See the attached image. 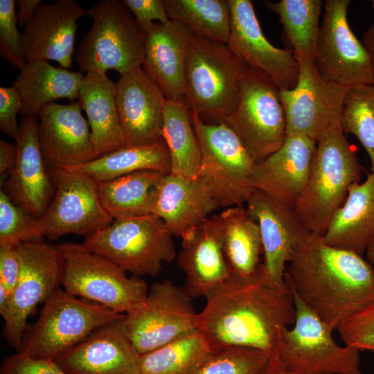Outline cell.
<instances>
[{
    "label": "cell",
    "mask_w": 374,
    "mask_h": 374,
    "mask_svg": "<svg viewBox=\"0 0 374 374\" xmlns=\"http://www.w3.org/2000/svg\"><path fill=\"white\" fill-rule=\"evenodd\" d=\"M259 270V269H258ZM197 314L198 329L215 351L248 347L278 357L285 328L294 323L295 305L285 283L265 284L258 271L250 277L234 275L206 296Z\"/></svg>",
    "instance_id": "cell-1"
},
{
    "label": "cell",
    "mask_w": 374,
    "mask_h": 374,
    "mask_svg": "<svg viewBox=\"0 0 374 374\" xmlns=\"http://www.w3.org/2000/svg\"><path fill=\"white\" fill-rule=\"evenodd\" d=\"M285 282L332 330L374 303V268L363 256L310 233L299 244Z\"/></svg>",
    "instance_id": "cell-2"
},
{
    "label": "cell",
    "mask_w": 374,
    "mask_h": 374,
    "mask_svg": "<svg viewBox=\"0 0 374 374\" xmlns=\"http://www.w3.org/2000/svg\"><path fill=\"white\" fill-rule=\"evenodd\" d=\"M362 172L340 123L328 127L317 141L307 182L294 209L310 233H325L332 213L345 201L350 186L359 182Z\"/></svg>",
    "instance_id": "cell-3"
},
{
    "label": "cell",
    "mask_w": 374,
    "mask_h": 374,
    "mask_svg": "<svg viewBox=\"0 0 374 374\" xmlns=\"http://www.w3.org/2000/svg\"><path fill=\"white\" fill-rule=\"evenodd\" d=\"M247 64L227 44L193 35L187 55L185 101L203 118L221 123L234 109Z\"/></svg>",
    "instance_id": "cell-4"
},
{
    "label": "cell",
    "mask_w": 374,
    "mask_h": 374,
    "mask_svg": "<svg viewBox=\"0 0 374 374\" xmlns=\"http://www.w3.org/2000/svg\"><path fill=\"white\" fill-rule=\"evenodd\" d=\"M93 19L78 48L75 60L80 72L121 75L142 67L145 36L123 1L103 0L87 10Z\"/></svg>",
    "instance_id": "cell-5"
},
{
    "label": "cell",
    "mask_w": 374,
    "mask_h": 374,
    "mask_svg": "<svg viewBox=\"0 0 374 374\" xmlns=\"http://www.w3.org/2000/svg\"><path fill=\"white\" fill-rule=\"evenodd\" d=\"M124 315L60 288L44 303L17 352L55 361L95 330Z\"/></svg>",
    "instance_id": "cell-6"
},
{
    "label": "cell",
    "mask_w": 374,
    "mask_h": 374,
    "mask_svg": "<svg viewBox=\"0 0 374 374\" xmlns=\"http://www.w3.org/2000/svg\"><path fill=\"white\" fill-rule=\"evenodd\" d=\"M172 235L164 222L151 213L114 219L82 244L134 276L154 277L163 262L176 256Z\"/></svg>",
    "instance_id": "cell-7"
},
{
    "label": "cell",
    "mask_w": 374,
    "mask_h": 374,
    "mask_svg": "<svg viewBox=\"0 0 374 374\" xmlns=\"http://www.w3.org/2000/svg\"><path fill=\"white\" fill-rule=\"evenodd\" d=\"M190 112L201 151L197 177L219 206H242L255 189L251 179L256 163L225 123H206L197 113Z\"/></svg>",
    "instance_id": "cell-8"
},
{
    "label": "cell",
    "mask_w": 374,
    "mask_h": 374,
    "mask_svg": "<svg viewBox=\"0 0 374 374\" xmlns=\"http://www.w3.org/2000/svg\"><path fill=\"white\" fill-rule=\"evenodd\" d=\"M57 247L64 259L62 285L68 293L124 314L145 301L149 288L139 276L129 277L123 269L83 244L64 242Z\"/></svg>",
    "instance_id": "cell-9"
},
{
    "label": "cell",
    "mask_w": 374,
    "mask_h": 374,
    "mask_svg": "<svg viewBox=\"0 0 374 374\" xmlns=\"http://www.w3.org/2000/svg\"><path fill=\"white\" fill-rule=\"evenodd\" d=\"M222 123L235 133L256 163L264 160L287 136L280 90L265 74L247 66L236 105Z\"/></svg>",
    "instance_id": "cell-10"
},
{
    "label": "cell",
    "mask_w": 374,
    "mask_h": 374,
    "mask_svg": "<svg viewBox=\"0 0 374 374\" xmlns=\"http://www.w3.org/2000/svg\"><path fill=\"white\" fill-rule=\"evenodd\" d=\"M295 305L292 329L286 328L278 359L294 374H362L360 350L339 346L332 330L289 287Z\"/></svg>",
    "instance_id": "cell-11"
},
{
    "label": "cell",
    "mask_w": 374,
    "mask_h": 374,
    "mask_svg": "<svg viewBox=\"0 0 374 374\" xmlns=\"http://www.w3.org/2000/svg\"><path fill=\"white\" fill-rule=\"evenodd\" d=\"M192 299L170 280L150 287L145 301L124 317L127 332L139 354L199 330Z\"/></svg>",
    "instance_id": "cell-12"
},
{
    "label": "cell",
    "mask_w": 374,
    "mask_h": 374,
    "mask_svg": "<svg viewBox=\"0 0 374 374\" xmlns=\"http://www.w3.org/2000/svg\"><path fill=\"white\" fill-rule=\"evenodd\" d=\"M17 247L21 274L11 293L10 308L3 320L5 337L19 351L27 329L28 318L39 303H44L60 288L64 259L57 245L41 240L25 242Z\"/></svg>",
    "instance_id": "cell-13"
},
{
    "label": "cell",
    "mask_w": 374,
    "mask_h": 374,
    "mask_svg": "<svg viewBox=\"0 0 374 374\" xmlns=\"http://www.w3.org/2000/svg\"><path fill=\"white\" fill-rule=\"evenodd\" d=\"M349 4V0L324 1L314 62L323 78L347 89L374 85L368 52L348 21Z\"/></svg>",
    "instance_id": "cell-14"
},
{
    "label": "cell",
    "mask_w": 374,
    "mask_h": 374,
    "mask_svg": "<svg viewBox=\"0 0 374 374\" xmlns=\"http://www.w3.org/2000/svg\"><path fill=\"white\" fill-rule=\"evenodd\" d=\"M299 73L296 86L280 91L287 134H300L316 142L330 126L339 123L347 88L328 81L319 72L314 60L296 57Z\"/></svg>",
    "instance_id": "cell-15"
},
{
    "label": "cell",
    "mask_w": 374,
    "mask_h": 374,
    "mask_svg": "<svg viewBox=\"0 0 374 374\" xmlns=\"http://www.w3.org/2000/svg\"><path fill=\"white\" fill-rule=\"evenodd\" d=\"M56 191L44 214L37 218L43 236L56 240L66 234L85 238L113 221L103 207L91 177L61 169L53 170Z\"/></svg>",
    "instance_id": "cell-16"
},
{
    "label": "cell",
    "mask_w": 374,
    "mask_h": 374,
    "mask_svg": "<svg viewBox=\"0 0 374 374\" xmlns=\"http://www.w3.org/2000/svg\"><path fill=\"white\" fill-rule=\"evenodd\" d=\"M229 48L247 66L270 78L280 91L294 88L299 64L293 51L277 48L267 40L250 0H229Z\"/></svg>",
    "instance_id": "cell-17"
},
{
    "label": "cell",
    "mask_w": 374,
    "mask_h": 374,
    "mask_svg": "<svg viewBox=\"0 0 374 374\" xmlns=\"http://www.w3.org/2000/svg\"><path fill=\"white\" fill-rule=\"evenodd\" d=\"M247 204L260 233L264 260L258 270L259 276L269 286L284 287L286 264L310 232L294 209L258 190L254 189Z\"/></svg>",
    "instance_id": "cell-18"
},
{
    "label": "cell",
    "mask_w": 374,
    "mask_h": 374,
    "mask_svg": "<svg viewBox=\"0 0 374 374\" xmlns=\"http://www.w3.org/2000/svg\"><path fill=\"white\" fill-rule=\"evenodd\" d=\"M87 15L74 0L41 3L21 33L26 62L53 60L62 68H71L77 21Z\"/></svg>",
    "instance_id": "cell-19"
},
{
    "label": "cell",
    "mask_w": 374,
    "mask_h": 374,
    "mask_svg": "<svg viewBox=\"0 0 374 374\" xmlns=\"http://www.w3.org/2000/svg\"><path fill=\"white\" fill-rule=\"evenodd\" d=\"M79 103H53L38 114V138L45 164L53 169L81 165L97 158L89 123Z\"/></svg>",
    "instance_id": "cell-20"
},
{
    "label": "cell",
    "mask_w": 374,
    "mask_h": 374,
    "mask_svg": "<svg viewBox=\"0 0 374 374\" xmlns=\"http://www.w3.org/2000/svg\"><path fill=\"white\" fill-rule=\"evenodd\" d=\"M124 317L95 330L55 362L67 374H141Z\"/></svg>",
    "instance_id": "cell-21"
},
{
    "label": "cell",
    "mask_w": 374,
    "mask_h": 374,
    "mask_svg": "<svg viewBox=\"0 0 374 374\" xmlns=\"http://www.w3.org/2000/svg\"><path fill=\"white\" fill-rule=\"evenodd\" d=\"M116 99L127 146L163 141L167 98L142 67L121 75L116 82Z\"/></svg>",
    "instance_id": "cell-22"
},
{
    "label": "cell",
    "mask_w": 374,
    "mask_h": 374,
    "mask_svg": "<svg viewBox=\"0 0 374 374\" xmlns=\"http://www.w3.org/2000/svg\"><path fill=\"white\" fill-rule=\"evenodd\" d=\"M317 142L300 134H287L283 145L256 163L252 186L279 203L294 209L312 167Z\"/></svg>",
    "instance_id": "cell-23"
},
{
    "label": "cell",
    "mask_w": 374,
    "mask_h": 374,
    "mask_svg": "<svg viewBox=\"0 0 374 374\" xmlns=\"http://www.w3.org/2000/svg\"><path fill=\"white\" fill-rule=\"evenodd\" d=\"M178 265L185 274L184 291L206 296L231 275L223 251L220 215H213L186 232Z\"/></svg>",
    "instance_id": "cell-24"
},
{
    "label": "cell",
    "mask_w": 374,
    "mask_h": 374,
    "mask_svg": "<svg viewBox=\"0 0 374 374\" xmlns=\"http://www.w3.org/2000/svg\"><path fill=\"white\" fill-rule=\"evenodd\" d=\"M193 34L170 20L154 23L144 33L143 69L167 100L185 101V75L188 48Z\"/></svg>",
    "instance_id": "cell-25"
},
{
    "label": "cell",
    "mask_w": 374,
    "mask_h": 374,
    "mask_svg": "<svg viewBox=\"0 0 374 374\" xmlns=\"http://www.w3.org/2000/svg\"><path fill=\"white\" fill-rule=\"evenodd\" d=\"M219 207L204 182L164 174L152 192L151 213L161 218L173 235L181 238Z\"/></svg>",
    "instance_id": "cell-26"
},
{
    "label": "cell",
    "mask_w": 374,
    "mask_h": 374,
    "mask_svg": "<svg viewBox=\"0 0 374 374\" xmlns=\"http://www.w3.org/2000/svg\"><path fill=\"white\" fill-rule=\"evenodd\" d=\"M15 142L17 157L9 170L8 188L18 206L40 218L53 199V187L39 143L37 117L23 116Z\"/></svg>",
    "instance_id": "cell-27"
},
{
    "label": "cell",
    "mask_w": 374,
    "mask_h": 374,
    "mask_svg": "<svg viewBox=\"0 0 374 374\" xmlns=\"http://www.w3.org/2000/svg\"><path fill=\"white\" fill-rule=\"evenodd\" d=\"M328 245L362 256L374 240V174L352 184L344 203L332 213L322 235Z\"/></svg>",
    "instance_id": "cell-28"
},
{
    "label": "cell",
    "mask_w": 374,
    "mask_h": 374,
    "mask_svg": "<svg viewBox=\"0 0 374 374\" xmlns=\"http://www.w3.org/2000/svg\"><path fill=\"white\" fill-rule=\"evenodd\" d=\"M78 102L87 116L98 157L127 146L116 99V82L106 73L84 75Z\"/></svg>",
    "instance_id": "cell-29"
},
{
    "label": "cell",
    "mask_w": 374,
    "mask_h": 374,
    "mask_svg": "<svg viewBox=\"0 0 374 374\" xmlns=\"http://www.w3.org/2000/svg\"><path fill=\"white\" fill-rule=\"evenodd\" d=\"M84 78L80 71L54 66L46 61L26 62L12 84L21 103L19 114L37 117L45 107L57 99L75 102Z\"/></svg>",
    "instance_id": "cell-30"
},
{
    "label": "cell",
    "mask_w": 374,
    "mask_h": 374,
    "mask_svg": "<svg viewBox=\"0 0 374 374\" xmlns=\"http://www.w3.org/2000/svg\"><path fill=\"white\" fill-rule=\"evenodd\" d=\"M219 215L223 251L231 274L244 278L255 275L262 253L257 222L242 206L228 207Z\"/></svg>",
    "instance_id": "cell-31"
},
{
    "label": "cell",
    "mask_w": 374,
    "mask_h": 374,
    "mask_svg": "<svg viewBox=\"0 0 374 374\" xmlns=\"http://www.w3.org/2000/svg\"><path fill=\"white\" fill-rule=\"evenodd\" d=\"M106 181L142 170L170 173L169 152L163 141L143 145H127L85 163L60 168Z\"/></svg>",
    "instance_id": "cell-32"
},
{
    "label": "cell",
    "mask_w": 374,
    "mask_h": 374,
    "mask_svg": "<svg viewBox=\"0 0 374 374\" xmlns=\"http://www.w3.org/2000/svg\"><path fill=\"white\" fill-rule=\"evenodd\" d=\"M161 134L169 152L170 173L196 178L200 167L201 151L186 101L167 100Z\"/></svg>",
    "instance_id": "cell-33"
},
{
    "label": "cell",
    "mask_w": 374,
    "mask_h": 374,
    "mask_svg": "<svg viewBox=\"0 0 374 374\" xmlns=\"http://www.w3.org/2000/svg\"><path fill=\"white\" fill-rule=\"evenodd\" d=\"M164 174L142 170L96 181L100 200L113 220L151 214L152 192Z\"/></svg>",
    "instance_id": "cell-34"
},
{
    "label": "cell",
    "mask_w": 374,
    "mask_h": 374,
    "mask_svg": "<svg viewBox=\"0 0 374 374\" xmlns=\"http://www.w3.org/2000/svg\"><path fill=\"white\" fill-rule=\"evenodd\" d=\"M214 352L197 330L157 349L139 354L141 374H191Z\"/></svg>",
    "instance_id": "cell-35"
},
{
    "label": "cell",
    "mask_w": 374,
    "mask_h": 374,
    "mask_svg": "<svg viewBox=\"0 0 374 374\" xmlns=\"http://www.w3.org/2000/svg\"><path fill=\"white\" fill-rule=\"evenodd\" d=\"M170 20L194 35L227 44L231 29L229 0H164Z\"/></svg>",
    "instance_id": "cell-36"
},
{
    "label": "cell",
    "mask_w": 374,
    "mask_h": 374,
    "mask_svg": "<svg viewBox=\"0 0 374 374\" xmlns=\"http://www.w3.org/2000/svg\"><path fill=\"white\" fill-rule=\"evenodd\" d=\"M267 8L276 12L283 33L295 57L308 56L314 60L319 34V18L323 6L321 0L265 1Z\"/></svg>",
    "instance_id": "cell-37"
},
{
    "label": "cell",
    "mask_w": 374,
    "mask_h": 374,
    "mask_svg": "<svg viewBox=\"0 0 374 374\" xmlns=\"http://www.w3.org/2000/svg\"><path fill=\"white\" fill-rule=\"evenodd\" d=\"M339 123L344 134H353L359 140L369 157L374 174V85L347 89Z\"/></svg>",
    "instance_id": "cell-38"
},
{
    "label": "cell",
    "mask_w": 374,
    "mask_h": 374,
    "mask_svg": "<svg viewBox=\"0 0 374 374\" xmlns=\"http://www.w3.org/2000/svg\"><path fill=\"white\" fill-rule=\"evenodd\" d=\"M265 352L248 347H229L214 351L191 374H263L270 361Z\"/></svg>",
    "instance_id": "cell-39"
},
{
    "label": "cell",
    "mask_w": 374,
    "mask_h": 374,
    "mask_svg": "<svg viewBox=\"0 0 374 374\" xmlns=\"http://www.w3.org/2000/svg\"><path fill=\"white\" fill-rule=\"evenodd\" d=\"M37 218L13 204L2 190L0 193V246L17 247L41 240Z\"/></svg>",
    "instance_id": "cell-40"
},
{
    "label": "cell",
    "mask_w": 374,
    "mask_h": 374,
    "mask_svg": "<svg viewBox=\"0 0 374 374\" xmlns=\"http://www.w3.org/2000/svg\"><path fill=\"white\" fill-rule=\"evenodd\" d=\"M16 1L0 0V55L20 70L26 64L21 33L17 29Z\"/></svg>",
    "instance_id": "cell-41"
},
{
    "label": "cell",
    "mask_w": 374,
    "mask_h": 374,
    "mask_svg": "<svg viewBox=\"0 0 374 374\" xmlns=\"http://www.w3.org/2000/svg\"><path fill=\"white\" fill-rule=\"evenodd\" d=\"M337 330L346 346L374 353V303L349 317Z\"/></svg>",
    "instance_id": "cell-42"
},
{
    "label": "cell",
    "mask_w": 374,
    "mask_h": 374,
    "mask_svg": "<svg viewBox=\"0 0 374 374\" xmlns=\"http://www.w3.org/2000/svg\"><path fill=\"white\" fill-rule=\"evenodd\" d=\"M0 374H67L53 360L35 359L17 352L6 358Z\"/></svg>",
    "instance_id": "cell-43"
},
{
    "label": "cell",
    "mask_w": 374,
    "mask_h": 374,
    "mask_svg": "<svg viewBox=\"0 0 374 374\" xmlns=\"http://www.w3.org/2000/svg\"><path fill=\"white\" fill-rule=\"evenodd\" d=\"M123 4L134 16L137 24L145 33L154 24H166L170 20L167 15L164 0H123Z\"/></svg>",
    "instance_id": "cell-44"
},
{
    "label": "cell",
    "mask_w": 374,
    "mask_h": 374,
    "mask_svg": "<svg viewBox=\"0 0 374 374\" xmlns=\"http://www.w3.org/2000/svg\"><path fill=\"white\" fill-rule=\"evenodd\" d=\"M21 103L15 89L0 87V128L16 141L20 135V125L17 116L20 114Z\"/></svg>",
    "instance_id": "cell-45"
},
{
    "label": "cell",
    "mask_w": 374,
    "mask_h": 374,
    "mask_svg": "<svg viewBox=\"0 0 374 374\" xmlns=\"http://www.w3.org/2000/svg\"><path fill=\"white\" fill-rule=\"evenodd\" d=\"M21 269L17 247L0 246V284L11 293L18 283Z\"/></svg>",
    "instance_id": "cell-46"
},
{
    "label": "cell",
    "mask_w": 374,
    "mask_h": 374,
    "mask_svg": "<svg viewBox=\"0 0 374 374\" xmlns=\"http://www.w3.org/2000/svg\"><path fill=\"white\" fill-rule=\"evenodd\" d=\"M17 157V147L3 140H0V175L10 170L15 165Z\"/></svg>",
    "instance_id": "cell-47"
},
{
    "label": "cell",
    "mask_w": 374,
    "mask_h": 374,
    "mask_svg": "<svg viewBox=\"0 0 374 374\" xmlns=\"http://www.w3.org/2000/svg\"><path fill=\"white\" fill-rule=\"evenodd\" d=\"M17 12V24L21 26H25L29 21L37 7L42 3L41 0H18Z\"/></svg>",
    "instance_id": "cell-48"
},
{
    "label": "cell",
    "mask_w": 374,
    "mask_h": 374,
    "mask_svg": "<svg viewBox=\"0 0 374 374\" xmlns=\"http://www.w3.org/2000/svg\"><path fill=\"white\" fill-rule=\"evenodd\" d=\"M362 42L370 55L374 75V23L365 32Z\"/></svg>",
    "instance_id": "cell-49"
},
{
    "label": "cell",
    "mask_w": 374,
    "mask_h": 374,
    "mask_svg": "<svg viewBox=\"0 0 374 374\" xmlns=\"http://www.w3.org/2000/svg\"><path fill=\"white\" fill-rule=\"evenodd\" d=\"M11 292L2 284H0V314L4 319L10 308Z\"/></svg>",
    "instance_id": "cell-50"
},
{
    "label": "cell",
    "mask_w": 374,
    "mask_h": 374,
    "mask_svg": "<svg viewBox=\"0 0 374 374\" xmlns=\"http://www.w3.org/2000/svg\"><path fill=\"white\" fill-rule=\"evenodd\" d=\"M263 374H294L287 372L279 362L278 357L270 359L268 366Z\"/></svg>",
    "instance_id": "cell-51"
},
{
    "label": "cell",
    "mask_w": 374,
    "mask_h": 374,
    "mask_svg": "<svg viewBox=\"0 0 374 374\" xmlns=\"http://www.w3.org/2000/svg\"><path fill=\"white\" fill-rule=\"evenodd\" d=\"M366 260L374 268V240L368 246L366 251Z\"/></svg>",
    "instance_id": "cell-52"
},
{
    "label": "cell",
    "mask_w": 374,
    "mask_h": 374,
    "mask_svg": "<svg viewBox=\"0 0 374 374\" xmlns=\"http://www.w3.org/2000/svg\"><path fill=\"white\" fill-rule=\"evenodd\" d=\"M372 7L374 8V0L371 1Z\"/></svg>",
    "instance_id": "cell-53"
}]
</instances>
